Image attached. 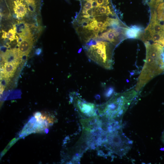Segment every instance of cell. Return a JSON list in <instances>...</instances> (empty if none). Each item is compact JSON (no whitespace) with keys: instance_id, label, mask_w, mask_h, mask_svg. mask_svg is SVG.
Listing matches in <instances>:
<instances>
[{"instance_id":"cell-1","label":"cell","mask_w":164,"mask_h":164,"mask_svg":"<svg viewBox=\"0 0 164 164\" xmlns=\"http://www.w3.org/2000/svg\"><path fill=\"white\" fill-rule=\"evenodd\" d=\"M135 88L115 93L108 101L97 105V112L103 122L122 123V118L138 94Z\"/></svg>"},{"instance_id":"cell-2","label":"cell","mask_w":164,"mask_h":164,"mask_svg":"<svg viewBox=\"0 0 164 164\" xmlns=\"http://www.w3.org/2000/svg\"><path fill=\"white\" fill-rule=\"evenodd\" d=\"M144 43L146 50L145 60L135 88L138 92L154 77L164 73V47L149 41Z\"/></svg>"},{"instance_id":"cell-3","label":"cell","mask_w":164,"mask_h":164,"mask_svg":"<svg viewBox=\"0 0 164 164\" xmlns=\"http://www.w3.org/2000/svg\"><path fill=\"white\" fill-rule=\"evenodd\" d=\"M105 130L106 139L100 147H104L109 155L114 154L122 157L126 155L132 147L133 141L123 132L122 125Z\"/></svg>"},{"instance_id":"cell-4","label":"cell","mask_w":164,"mask_h":164,"mask_svg":"<svg viewBox=\"0 0 164 164\" xmlns=\"http://www.w3.org/2000/svg\"><path fill=\"white\" fill-rule=\"evenodd\" d=\"M84 48L88 57L94 63L106 69L113 68L114 48L110 43L97 41L94 44Z\"/></svg>"},{"instance_id":"cell-5","label":"cell","mask_w":164,"mask_h":164,"mask_svg":"<svg viewBox=\"0 0 164 164\" xmlns=\"http://www.w3.org/2000/svg\"><path fill=\"white\" fill-rule=\"evenodd\" d=\"M70 98L75 110L82 118H87L98 114L97 105L84 100L77 92L71 93Z\"/></svg>"},{"instance_id":"cell-6","label":"cell","mask_w":164,"mask_h":164,"mask_svg":"<svg viewBox=\"0 0 164 164\" xmlns=\"http://www.w3.org/2000/svg\"><path fill=\"white\" fill-rule=\"evenodd\" d=\"M126 27L118 28H111L102 33L98 37L103 40L108 41L113 45L116 46L120 42L125 35V30Z\"/></svg>"},{"instance_id":"cell-7","label":"cell","mask_w":164,"mask_h":164,"mask_svg":"<svg viewBox=\"0 0 164 164\" xmlns=\"http://www.w3.org/2000/svg\"><path fill=\"white\" fill-rule=\"evenodd\" d=\"M22 58L18 49L16 48L7 50L2 55V59L5 63H12L19 65Z\"/></svg>"},{"instance_id":"cell-8","label":"cell","mask_w":164,"mask_h":164,"mask_svg":"<svg viewBox=\"0 0 164 164\" xmlns=\"http://www.w3.org/2000/svg\"><path fill=\"white\" fill-rule=\"evenodd\" d=\"M18 48L21 56H27L32 50L33 45L32 37L21 39Z\"/></svg>"},{"instance_id":"cell-9","label":"cell","mask_w":164,"mask_h":164,"mask_svg":"<svg viewBox=\"0 0 164 164\" xmlns=\"http://www.w3.org/2000/svg\"><path fill=\"white\" fill-rule=\"evenodd\" d=\"M36 119L34 116L29 120L20 132L19 135L20 138L26 136L33 133H35L36 129Z\"/></svg>"},{"instance_id":"cell-10","label":"cell","mask_w":164,"mask_h":164,"mask_svg":"<svg viewBox=\"0 0 164 164\" xmlns=\"http://www.w3.org/2000/svg\"><path fill=\"white\" fill-rule=\"evenodd\" d=\"M13 10L17 17L22 18L27 11L26 5L22 0H15L14 2Z\"/></svg>"},{"instance_id":"cell-11","label":"cell","mask_w":164,"mask_h":164,"mask_svg":"<svg viewBox=\"0 0 164 164\" xmlns=\"http://www.w3.org/2000/svg\"><path fill=\"white\" fill-rule=\"evenodd\" d=\"M143 31V28L137 26H132L126 27L125 30V35L126 38H139Z\"/></svg>"},{"instance_id":"cell-12","label":"cell","mask_w":164,"mask_h":164,"mask_svg":"<svg viewBox=\"0 0 164 164\" xmlns=\"http://www.w3.org/2000/svg\"><path fill=\"white\" fill-rule=\"evenodd\" d=\"M19 64L12 63H5L3 67L4 76L8 78L13 76Z\"/></svg>"},{"instance_id":"cell-13","label":"cell","mask_w":164,"mask_h":164,"mask_svg":"<svg viewBox=\"0 0 164 164\" xmlns=\"http://www.w3.org/2000/svg\"><path fill=\"white\" fill-rule=\"evenodd\" d=\"M2 37L4 39H8L10 41H13L15 39L16 33L15 27H14L13 29L9 30L7 32L4 31H2Z\"/></svg>"},{"instance_id":"cell-14","label":"cell","mask_w":164,"mask_h":164,"mask_svg":"<svg viewBox=\"0 0 164 164\" xmlns=\"http://www.w3.org/2000/svg\"><path fill=\"white\" fill-rule=\"evenodd\" d=\"M19 35L21 39L32 37L29 28L26 25L22 29L21 32L19 33Z\"/></svg>"},{"instance_id":"cell-15","label":"cell","mask_w":164,"mask_h":164,"mask_svg":"<svg viewBox=\"0 0 164 164\" xmlns=\"http://www.w3.org/2000/svg\"><path fill=\"white\" fill-rule=\"evenodd\" d=\"M20 138H13L8 143L7 146L6 147L9 149L13 146L15 143Z\"/></svg>"},{"instance_id":"cell-16","label":"cell","mask_w":164,"mask_h":164,"mask_svg":"<svg viewBox=\"0 0 164 164\" xmlns=\"http://www.w3.org/2000/svg\"><path fill=\"white\" fill-rule=\"evenodd\" d=\"M84 28L81 25L78 26L75 28V30L78 34H79L84 32Z\"/></svg>"},{"instance_id":"cell-17","label":"cell","mask_w":164,"mask_h":164,"mask_svg":"<svg viewBox=\"0 0 164 164\" xmlns=\"http://www.w3.org/2000/svg\"><path fill=\"white\" fill-rule=\"evenodd\" d=\"M29 5L33 7L35 6L36 0H24Z\"/></svg>"}]
</instances>
